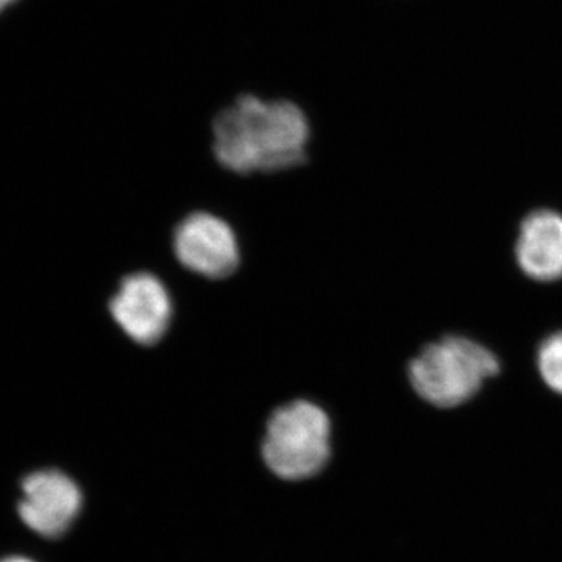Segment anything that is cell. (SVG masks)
<instances>
[{"instance_id":"obj_2","label":"cell","mask_w":562,"mask_h":562,"mask_svg":"<svg viewBox=\"0 0 562 562\" xmlns=\"http://www.w3.org/2000/svg\"><path fill=\"white\" fill-rule=\"evenodd\" d=\"M498 371V358L482 344L447 336L425 347L409 362L408 375L414 391L424 401L439 408H453L471 401Z\"/></svg>"},{"instance_id":"obj_4","label":"cell","mask_w":562,"mask_h":562,"mask_svg":"<svg viewBox=\"0 0 562 562\" xmlns=\"http://www.w3.org/2000/svg\"><path fill=\"white\" fill-rule=\"evenodd\" d=\"M172 251L184 271L210 281L235 276L241 265V247L235 228L210 211H192L177 222Z\"/></svg>"},{"instance_id":"obj_8","label":"cell","mask_w":562,"mask_h":562,"mask_svg":"<svg viewBox=\"0 0 562 562\" xmlns=\"http://www.w3.org/2000/svg\"><path fill=\"white\" fill-rule=\"evenodd\" d=\"M538 369L547 386L562 394V331L547 336L539 346Z\"/></svg>"},{"instance_id":"obj_3","label":"cell","mask_w":562,"mask_h":562,"mask_svg":"<svg viewBox=\"0 0 562 562\" xmlns=\"http://www.w3.org/2000/svg\"><path fill=\"white\" fill-rule=\"evenodd\" d=\"M330 438V419L319 405L308 401L290 402L269 417L262 457L281 479H308L327 464Z\"/></svg>"},{"instance_id":"obj_5","label":"cell","mask_w":562,"mask_h":562,"mask_svg":"<svg viewBox=\"0 0 562 562\" xmlns=\"http://www.w3.org/2000/svg\"><path fill=\"white\" fill-rule=\"evenodd\" d=\"M109 313L128 341L139 347L158 346L172 327V295L155 273H127L111 295Z\"/></svg>"},{"instance_id":"obj_6","label":"cell","mask_w":562,"mask_h":562,"mask_svg":"<svg viewBox=\"0 0 562 562\" xmlns=\"http://www.w3.org/2000/svg\"><path fill=\"white\" fill-rule=\"evenodd\" d=\"M18 514L25 527L47 539L61 538L76 522L83 505L80 487L55 469L29 473L21 482Z\"/></svg>"},{"instance_id":"obj_10","label":"cell","mask_w":562,"mask_h":562,"mask_svg":"<svg viewBox=\"0 0 562 562\" xmlns=\"http://www.w3.org/2000/svg\"><path fill=\"white\" fill-rule=\"evenodd\" d=\"M20 2V0H0V13H2L3 10L9 9L10 5H13V3Z\"/></svg>"},{"instance_id":"obj_9","label":"cell","mask_w":562,"mask_h":562,"mask_svg":"<svg viewBox=\"0 0 562 562\" xmlns=\"http://www.w3.org/2000/svg\"><path fill=\"white\" fill-rule=\"evenodd\" d=\"M0 562H35V561L29 560V558H25V557H9V558H3V560H0Z\"/></svg>"},{"instance_id":"obj_7","label":"cell","mask_w":562,"mask_h":562,"mask_svg":"<svg viewBox=\"0 0 562 562\" xmlns=\"http://www.w3.org/2000/svg\"><path fill=\"white\" fill-rule=\"evenodd\" d=\"M520 269L538 281L562 279V216L557 211H532L520 225L516 243Z\"/></svg>"},{"instance_id":"obj_1","label":"cell","mask_w":562,"mask_h":562,"mask_svg":"<svg viewBox=\"0 0 562 562\" xmlns=\"http://www.w3.org/2000/svg\"><path fill=\"white\" fill-rule=\"evenodd\" d=\"M214 160L236 176L299 168L308 157L312 125L297 103L244 94L214 117Z\"/></svg>"}]
</instances>
